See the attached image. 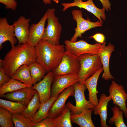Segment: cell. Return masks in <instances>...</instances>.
Masks as SVG:
<instances>
[{
    "label": "cell",
    "mask_w": 127,
    "mask_h": 127,
    "mask_svg": "<svg viewBox=\"0 0 127 127\" xmlns=\"http://www.w3.org/2000/svg\"><path fill=\"white\" fill-rule=\"evenodd\" d=\"M35 47L27 43L19 44L12 47L4 59H0V65L5 73L11 78L16 70L24 65H29L36 62Z\"/></svg>",
    "instance_id": "6da1fadb"
},
{
    "label": "cell",
    "mask_w": 127,
    "mask_h": 127,
    "mask_svg": "<svg viewBox=\"0 0 127 127\" xmlns=\"http://www.w3.org/2000/svg\"><path fill=\"white\" fill-rule=\"evenodd\" d=\"M36 62L47 73L52 71L58 66L66 51L64 45H52L42 39L35 46Z\"/></svg>",
    "instance_id": "7a4b0ae2"
},
{
    "label": "cell",
    "mask_w": 127,
    "mask_h": 127,
    "mask_svg": "<svg viewBox=\"0 0 127 127\" xmlns=\"http://www.w3.org/2000/svg\"><path fill=\"white\" fill-rule=\"evenodd\" d=\"M54 8H48L47 24L45 28L42 39L53 45L60 44V40L62 31L61 24L55 15Z\"/></svg>",
    "instance_id": "3957f363"
},
{
    "label": "cell",
    "mask_w": 127,
    "mask_h": 127,
    "mask_svg": "<svg viewBox=\"0 0 127 127\" xmlns=\"http://www.w3.org/2000/svg\"><path fill=\"white\" fill-rule=\"evenodd\" d=\"M66 51L78 57L83 55L98 54L101 51L106 43L90 44L83 40L75 42L69 40L64 41Z\"/></svg>",
    "instance_id": "277c9868"
},
{
    "label": "cell",
    "mask_w": 127,
    "mask_h": 127,
    "mask_svg": "<svg viewBox=\"0 0 127 127\" xmlns=\"http://www.w3.org/2000/svg\"><path fill=\"white\" fill-rule=\"evenodd\" d=\"M80 65L78 73L79 82L83 83L84 81L103 67L98 54L83 55L78 57Z\"/></svg>",
    "instance_id": "5b68a950"
},
{
    "label": "cell",
    "mask_w": 127,
    "mask_h": 127,
    "mask_svg": "<svg viewBox=\"0 0 127 127\" xmlns=\"http://www.w3.org/2000/svg\"><path fill=\"white\" fill-rule=\"evenodd\" d=\"M73 86L75 105H73L70 102L66 104L70 109L71 114H79L89 109H93L95 106L85 98L84 91L87 88L84 83H80L78 82Z\"/></svg>",
    "instance_id": "8992f818"
},
{
    "label": "cell",
    "mask_w": 127,
    "mask_h": 127,
    "mask_svg": "<svg viewBox=\"0 0 127 127\" xmlns=\"http://www.w3.org/2000/svg\"><path fill=\"white\" fill-rule=\"evenodd\" d=\"M80 68L78 57L66 51L60 63L52 71L55 75H57L78 74Z\"/></svg>",
    "instance_id": "52a82bcc"
},
{
    "label": "cell",
    "mask_w": 127,
    "mask_h": 127,
    "mask_svg": "<svg viewBox=\"0 0 127 127\" xmlns=\"http://www.w3.org/2000/svg\"><path fill=\"white\" fill-rule=\"evenodd\" d=\"M71 13L73 19L76 23V27L74 29L75 33L70 40L71 42L77 41V38L82 37V34L87 30L102 26L103 23L99 21L93 22L84 19L82 12L80 10H73Z\"/></svg>",
    "instance_id": "ba28073f"
},
{
    "label": "cell",
    "mask_w": 127,
    "mask_h": 127,
    "mask_svg": "<svg viewBox=\"0 0 127 127\" xmlns=\"http://www.w3.org/2000/svg\"><path fill=\"white\" fill-rule=\"evenodd\" d=\"M79 81L78 74L54 75L51 87L50 98L58 95L65 89Z\"/></svg>",
    "instance_id": "9c48e42d"
},
{
    "label": "cell",
    "mask_w": 127,
    "mask_h": 127,
    "mask_svg": "<svg viewBox=\"0 0 127 127\" xmlns=\"http://www.w3.org/2000/svg\"><path fill=\"white\" fill-rule=\"evenodd\" d=\"M61 4L63 7L62 11L64 12L70 8L76 7L84 9L91 13L103 24L102 20H106L105 9L103 8L100 9L97 7L93 0H87L85 1H83L82 0H74L72 2L63 3Z\"/></svg>",
    "instance_id": "30bf717a"
},
{
    "label": "cell",
    "mask_w": 127,
    "mask_h": 127,
    "mask_svg": "<svg viewBox=\"0 0 127 127\" xmlns=\"http://www.w3.org/2000/svg\"><path fill=\"white\" fill-rule=\"evenodd\" d=\"M109 96L113 103L119 106L123 111L126 118H127V107L126 101L127 100V93L123 87L112 81L109 88Z\"/></svg>",
    "instance_id": "8fae6325"
},
{
    "label": "cell",
    "mask_w": 127,
    "mask_h": 127,
    "mask_svg": "<svg viewBox=\"0 0 127 127\" xmlns=\"http://www.w3.org/2000/svg\"><path fill=\"white\" fill-rule=\"evenodd\" d=\"M75 91L73 85L65 89L59 95L48 111L47 117L53 118L60 115L66 106V101L70 96H74Z\"/></svg>",
    "instance_id": "7c38bea8"
},
{
    "label": "cell",
    "mask_w": 127,
    "mask_h": 127,
    "mask_svg": "<svg viewBox=\"0 0 127 127\" xmlns=\"http://www.w3.org/2000/svg\"><path fill=\"white\" fill-rule=\"evenodd\" d=\"M37 92V91L33 89L32 86H31L1 95L0 96V97L8 100L19 102L27 107Z\"/></svg>",
    "instance_id": "4fadbf2b"
},
{
    "label": "cell",
    "mask_w": 127,
    "mask_h": 127,
    "mask_svg": "<svg viewBox=\"0 0 127 127\" xmlns=\"http://www.w3.org/2000/svg\"><path fill=\"white\" fill-rule=\"evenodd\" d=\"M54 76L52 71L49 72L42 80L32 87L33 89L36 90L39 94L41 104L51 98V87Z\"/></svg>",
    "instance_id": "5bb4252c"
},
{
    "label": "cell",
    "mask_w": 127,
    "mask_h": 127,
    "mask_svg": "<svg viewBox=\"0 0 127 127\" xmlns=\"http://www.w3.org/2000/svg\"><path fill=\"white\" fill-rule=\"evenodd\" d=\"M47 18L46 11L39 22L36 24H33L29 27V33L27 43L35 47L42 39L44 34L45 25Z\"/></svg>",
    "instance_id": "9a60e30c"
},
{
    "label": "cell",
    "mask_w": 127,
    "mask_h": 127,
    "mask_svg": "<svg viewBox=\"0 0 127 127\" xmlns=\"http://www.w3.org/2000/svg\"><path fill=\"white\" fill-rule=\"evenodd\" d=\"M30 20V19H26L21 16L14 22L15 35L19 44L27 43Z\"/></svg>",
    "instance_id": "2e32d148"
},
{
    "label": "cell",
    "mask_w": 127,
    "mask_h": 127,
    "mask_svg": "<svg viewBox=\"0 0 127 127\" xmlns=\"http://www.w3.org/2000/svg\"><path fill=\"white\" fill-rule=\"evenodd\" d=\"M17 40L14 33L13 24L10 25L5 17L0 19V48H3V44L6 41H9L12 47L15 46Z\"/></svg>",
    "instance_id": "e0dca14e"
},
{
    "label": "cell",
    "mask_w": 127,
    "mask_h": 127,
    "mask_svg": "<svg viewBox=\"0 0 127 127\" xmlns=\"http://www.w3.org/2000/svg\"><path fill=\"white\" fill-rule=\"evenodd\" d=\"M103 70V67L101 68L86 79L83 83L88 91L89 101L95 107L97 105L99 102L97 95L98 92L97 89L98 80Z\"/></svg>",
    "instance_id": "ac0fdd59"
},
{
    "label": "cell",
    "mask_w": 127,
    "mask_h": 127,
    "mask_svg": "<svg viewBox=\"0 0 127 127\" xmlns=\"http://www.w3.org/2000/svg\"><path fill=\"white\" fill-rule=\"evenodd\" d=\"M115 50V46L109 43L107 46L105 45L104 46L101 52L98 54L103 70L102 77L106 80L114 79L110 72L109 61L111 54Z\"/></svg>",
    "instance_id": "d6986e66"
},
{
    "label": "cell",
    "mask_w": 127,
    "mask_h": 127,
    "mask_svg": "<svg viewBox=\"0 0 127 127\" xmlns=\"http://www.w3.org/2000/svg\"><path fill=\"white\" fill-rule=\"evenodd\" d=\"M111 100L109 96H107L104 93L100 95L97 105L93 109L94 114L99 115L100 119V125L101 127H108L106 123L107 118V106L108 102Z\"/></svg>",
    "instance_id": "ffe728a7"
},
{
    "label": "cell",
    "mask_w": 127,
    "mask_h": 127,
    "mask_svg": "<svg viewBox=\"0 0 127 127\" xmlns=\"http://www.w3.org/2000/svg\"><path fill=\"white\" fill-rule=\"evenodd\" d=\"M93 108H90L79 114H71V123H76L81 127H94L91 115Z\"/></svg>",
    "instance_id": "44dd1931"
},
{
    "label": "cell",
    "mask_w": 127,
    "mask_h": 127,
    "mask_svg": "<svg viewBox=\"0 0 127 127\" xmlns=\"http://www.w3.org/2000/svg\"><path fill=\"white\" fill-rule=\"evenodd\" d=\"M59 95L51 98L48 101L41 104L40 108L32 120L34 124L47 117L50 108L57 98Z\"/></svg>",
    "instance_id": "7402d4cb"
},
{
    "label": "cell",
    "mask_w": 127,
    "mask_h": 127,
    "mask_svg": "<svg viewBox=\"0 0 127 127\" xmlns=\"http://www.w3.org/2000/svg\"><path fill=\"white\" fill-rule=\"evenodd\" d=\"M11 78L19 80L29 86H32L33 84L29 66L26 65H24L19 68Z\"/></svg>",
    "instance_id": "603a6c76"
},
{
    "label": "cell",
    "mask_w": 127,
    "mask_h": 127,
    "mask_svg": "<svg viewBox=\"0 0 127 127\" xmlns=\"http://www.w3.org/2000/svg\"><path fill=\"white\" fill-rule=\"evenodd\" d=\"M41 104L39 94L37 91L29 102L26 109L21 114L26 118L32 120L40 108Z\"/></svg>",
    "instance_id": "cb8c5ba5"
},
{
    "label": "cell",
    "mask_w": 127,
    "mask_h": 127,
    "mask_svg": "<svg viewBox=\"0 0 127 127\" xmlns=\"http://www.w3.org/2000/svg\"><path fill=\"white\" fill-rule=\"evenodd\" d=\"M71 111L66 105L61 114L52 118L56 127H72Z\"/></svg>",
    "instance_id": "d4e9b609"
},
{
    "label": "cell",
    "mask_w": 127,
    "mask_h": 127,
    "mask_svg": "<svg viewBox=\"0 0 127 127\" xmlns=\"http://www.w3.org/2000/svg\"><path fill=\"white\" fill-rule=\"evenodd\" d=\"M26 107L18 102L0 99V107L7 109L12 114H21Z\"/></svg>",
    "instance_id": "484cf974"
},
{
    "label": "cell",
    "mask_w": 127,
    "mask_h": 127,
    "mask_svg": "<svg viewBox=\"0 0 127 127\" xmlns=\"http://www.w3.org/2000/svg\"><path fill=\"white\" fill-rule=\"evenodd\" d=\"M113 116L109 120L108 123L110 126L114 124L116 127H126L123 118L124 112L116 105L111 108Z\"/></svg>",
    "instance_id": "4316f807"
},
{
    "label": "cell",
    "mask_w": 127,
    "mask_h": 127,
    "mask_svg": "<svg viewBox=\"0 0 127 127\" xmlns=\"http://www.w3.org/2000/svg\"><path fill=\"white\" fill-rule=\"evenodd\" d=\"M28 66L33 84L43 79L47 73L42 66L36 61Z\"/></svg>",
    "instance_id": "83f0119b"
},
{
    "label": "cell",
    "mask_w": 127,
    "mask_h": 127,
    "mask_svg": "<svg viewBox=\"0 0 127 127\" xmlns=\"http://www.w3.org/2000/svg\"><path fill=\"white\" fill-rule=\"evenodd\" d=\"M28 87L29 86L19 80L11 78L8 82L0 86V95L12 92Z\"/></svg>",
    "instance_id": "f1b7e54d"
},
{
    "label": "cell",
    "mask_w": 127,
    "mask_h": 127,
    "mask_svg": "<svg viewBox=\"0 0 127 127\" xmlns=\"http://www.w3.org/2000/svg\"><path fill=\"white\" fill-rule=\"evenodd\" d=\"M12 119L15 127H33L32 120L21 114H12Z\"/></svg>",
    "instance_id": "f546056e"
},
{
    "label": "cell",
    "mask_w": 127,
    "mask_h": 127,
    "mask_svg": "<svg viewBox=\"0 0 127 127\" xmlns=\"http://www.w3.org/2000/svg\"><path fill=\"white\" fill-rule=\"evenodd\" d=\"M0 126L1 127H13L14 125L12 114L7 109L0 107Z\"/></svg>",
    "instance_id": "4dcf8cb0"
},
{
    "label": "cell",
    "mask_w": 127,
    "mask_h": 127,
    "mask_svg": "<svg viewBox=\"0 0 127 127\" xmlns=\"http://www.w3.org/2000/svg\"><path fill=\"white\" fill-rule=\"evenodd\" d=\"M33 127H56L52 119L47 117L34 124Z\"/></svg>",
    "instance_id": "1f68e13d"
},
{
    "label": "cell",
    "mask_w": 127,
    "mask_h": 127,
    "mask_svg": "<svg viewBox=\"0 0 127 127\" xmlns=\"http://www.w3.org/2000/svg\"><path fill=\"white\" fill-rule=\"evenodd\" d=\"M0 3L4 4L7 9L15 10L17 7V2L15 0H0Z\"/></svg>",
    "instance_id": "d6a6232c"
},
{
    "label": "cell",
    "mask_w": 127,
    "mask_h": 127,
    "mask_svg": "<svg viewBox=\"0 0 127 127\" xmlns=\"http://www.w3.org/2000/svg\"><path fill=\"white\" fill-rule=\"evenodd\" d=\"M11 79L7 75L3 68L0 65V87L8 82Z\"/></svg>",
    "instance_id": "836d02e7"
},
{
    "label": "cell",
    "mask_w": 127,
    "mask_h": 127,
    "mask_svg": "<svg viewBox=\"0 0 127 127\" xmlns=\"http://www.w3.org/2000/svg\"><path fill=\"white\" fill-rule=\"evenodd\" d=\"M89 38H93L97 42L101 44L104 43L105 40L104 35L101 33H97Z\"/></svg>",
    "instance_id": "e575fe53"
},
{
    "label": "cell",
    "mask_w": 127,
    "mask_h": 127,
    "mask_svg": "<svg viewBox=\"0 0 127 127\" xmlns=\"http://www.w3.org/2000/svg\"><path fill=\"white\" fill-rule=\"evenodd\" d=\"M101 2L103 8L108 11L111 9V5L109 0H99Z\"/></svg>",
    "instance_id": "d590c367"
},
{
    "label": "cell",
    "mask_w": 127,
    "mask_h": 127,
    "mask_svg": "<svg viewBox=\"0 0 127 127\" xmlns=\"http://www.w3.org/2000/svg\"><path fill=\"white\" fill-rule=\"evenodd\" d=\"M43 3L45 4H50L52 2V0H42Z\"/></svg>",
    "instance_id": "8d00e7d4"
},
{
    "label": "cell",
    "mask_w": 127,
    "mask_h": 127,
    "mask_svg": "<svg viewBox=\"0 0 127 127\" xmlns=\"http://www.w3.org/2000/svg\"><path fill=\"white\" fill-rule=\"evenodd\" d=\"M60 0H53V1L56 3L58 4Z\"/></svg>",
    "instance_id": "74e56055"
}]
</instances>
